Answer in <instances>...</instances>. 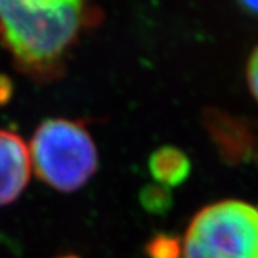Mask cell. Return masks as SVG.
<instances>
[{"mask_svg": "<svg viewBox=\"0 0 258 258\" xmlns=\"http://www.w3.org/2000/svg\"><path fill=\"white\" fill-rule=\"evenodd\" d=\"M28 147L37 178L59 192L81 189L98 169V148L82 119L43 120Z\"/></svg>", "mask_w": 258, "mask_h": 258, "instance_id": "obj_2", "label": "cell"}, {"mask_svg": "<svg viewBox=\"0 0 258 258\" xmlns=\"http://www.w3.org/2000/svg\"><path fill=\"white\" fill-rule=\"evenodd\" d=\"M63 258H78V257H63Z\"/></svg>", "mask_w": 258, "mask_h": 258, "instance_id": "obj_11", "label": "cell"}, {"mask_svg": "<svg viewBox=\"0 0 258 258\" xmlns=\"http://www.w3.org/2000/svg\"><path fill=\"white\" fill-rule=\"evenodd\" d=\"M257 210H258V208H257Z\"/></svg>", "mask_w": 258, "mask_h": 258, "instance_id": "obj_12", "label": "cell"}, {"mask_svg": "<svg viewBox=\"0 0 258 258\" xmlns=\"http://www.w3.org/2000/svg\"><path fill=\"white\" fill-rule=\"evenodd\" d=\"M203 122L222 162L231 166H258V128L254 120L207 108Z\"/></svg>", "mask_w": 258, "mask_h": 258, "instance_id": "obj_4", "label": "cell"}, {"mask_svg": "<svg viewBox=\"0 0 258 258\" xmlns=\"http://www.w3.org/2000/svg\"><path fill=\"white\" fill-rule=\"evenodd\" d=\"M148 258H181L182 241L171 234H157L147 244Z\"/></svg>", "mask_w": 258, "mask_h": 258, "instance_id": "obj_8", "label": "cell"}, {"mask_svg": "<svg viewBox=\"0 0 258 258\" xmlns=\"http://www.w3.org/2000/svg\"><path fill=\"white\" fill-rule=\"evenodd\" d=\"M245 79L249 93L258 103V45L249 53L245 64Z\"/></svg>", "mask_w": 258, "mask_h": 258, "instance_id": "obj_9", "label": "cell"}, {"mask_svg": "<svg viewBox=\"0 0 258 258\" xmlns=\"http://www.w3.org/2000/svg\"><path fill=\"white\" fill-rule=\"evenodd\" d=\"M182 258H258V210L237 200L204 207L186 228Z\"/></svg>", "mask_w": 258, "mask_h": 258, "instance_id": "obj_3", "label": "cell"}, {"mask_svg": "<svg viewBox=\"0 0 258 258\" xmlns=\"http://www.w3.org/2000/svg\"><path fill=\"white\" fill-rule=\"evenodd\" d=\"M139 201L149 214H166L172 208V192L168 186L161 184L147 185L141 194Z\"/></svg>", "mask_w": 258, "mask_h": 258, "instance_id": "obj_7", "label": "cell"}, {"mask_svg": "<svg viewBox=\"0 0 258 258\" xmlns=\"http://www.w3.org/2000/svg\"><path fill=\"white\" fill-rule=\"evenodd\" d=\"M245 15L258 19V0H234Z\"/></svg>", "mask_w": 258, "mask_h": 258, "instance_id": "obj_10", "label": "cell"}, {"mask_svg": "<svg viewBox=\"0 0 258 258\" xmlns=\"http://www.w3.org/2000/svg\"><path fill=\"white\" fill-rule=\"evenodd\" d=\"M101 19L96 0H0V45L30 81L56 82Z\"/></svg>", "mask_w": 258, "mask_h": 258, "instance_id": "obj_1", "label": "cell"}, {"mask_svg": "<svg viewBox=\"0 0 258 258\" xmlns=\"http://www.w3.org/2000/svg\"><path fill=\"white\" fill-rule=\"evenodd\" d=\"M149 172L157 184L176 186L182 184L191 172V162L181 149L175 147L158 148L149 157Z\"/></svg>", "mask_w": 258, "mask_h": 258, "instance_id": "obj_6", "label": "cell"}, {"mask_svg": "<svg viewBox=\"0 0 258 258\" xmlns=\"http://www.w3.org/2000/svg\"><path fill=\"white\" fill-rule=\"evenodd\" d=\"M32 172L28 144L16 132L0 128V207L15 203Z\"/></svg>", "mask_w": 258, "mask_h": 258, "instance_id": "obj_5", "label": "cell"}]
</instances>
